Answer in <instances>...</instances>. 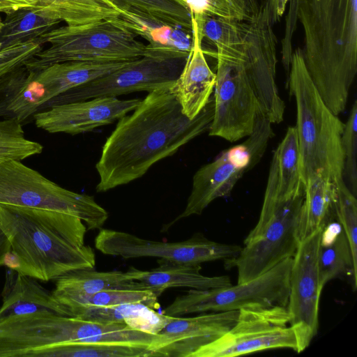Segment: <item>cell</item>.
<instances>
[{"label":"cell","mask_w":357,"mask_h":357,"mask_svg":"<svg viewBox=\"0 0 357 357\" xmlns=\"http://www.w3.org/2000/svg\"><path fill=\"white\" fill-rule=\"evenodd\" d=\"M214 113L213 98L192 119L169 90H155L142 99L130 115L119 119L102 146L96 168V185L104 192L144 176L157 162L208 131Z\"/></svg>","instance_id":"1"},{"label":"cell","mask_w":357,"mask_h":357,"mask_svg":"<svg viewBox=\"0 0 357 357\" xmlns=\"http://www.w3.org/2000/svg\"><path fill=\"white\" fill-rule=\"evenodd\" d=\"M0 226L11 245L12 268L22 275L48 282L96 266L93 250L84 245L86 226L75 215L0 204Z\"/></svg>","instance_id":"2"},{"label":"cell","mask_w":357,"mask_h":357,"mask_svg":"<svg viewBox=\"0 0 357 357\" xmlns=\"http://www.w3.org/2000/svg\"><path fill=\"white\" fill-rule=\"evenodd\" d=\"M307 73L330 110L345 109L357 73V0H299Z\"/></svg>","instance_id":"3"},{"label":"cell","mask_w":357,"mask_h":357,"mask_svg":"<svg viewBox=\"0 0 357 357\" xmlns=\"http://www.w3.org/2000/svg\"><path fill=\"white\" fill-rule=\"evenodd\" d=\"M289 86L296 104V125L303 185L323 173L333 183L343 179L342 135L344 123L323 101L306 69L302 50L292 53Z\"/></svg>","instance_id":"4"},{"label":"cell","mask_w":357,"mask_h":357,"mask_svg":"<svg viewBox=\"0 0 357 357\" xmlns=\"http://www.w3.org/2000/svg\"><path fill=\"white\" fill-rule=\"evenodd\" d=\"M303 201L304 192L291 197L279 195L273 155L258 221L238 256L226 260L228 268L237 270V283L252 280L294 257L301 241Z\"/></svg>","instance_id":"5"},{"label":"cell","mask_w":357,"mask_h":357,"mask_svg":"<svg viewBox=\"0 0 357 357\" xmlns=\"http://www.w3.org/2000/svg\"><path fill=\"white\" fill-rule=\"evenodd\" d=\"M40 44L50 46L28 60L33 71L65 61H131L144 56L146 45L118 18L77 26L66 25L41 36Z\"/></svg>","instance_id":"6"},{"label":"cell","mask_w":357,"mask_h":357,"mask_svg":"<svg viewBox=\"0 0 357 357\" xmlns=\"http://www.w3.org/2000/svg\"><path fill=\"white\" fill-rule=\"evenodd\" d=\"M0 204L73 215L89 230L101 229L109 217L93 197L67 190L17 160L0 162Z\"/></svg>","instance_id":"7"},{"label":"cell","mask_w":357,"mask_h":357,"mask_svg":"<svg viewBox=\"0 0 357 357\" xmlns=\"http://www.w3.org/2000/svg\"><path fill=\"white\" fill-rule=\"evenodd\" d=\"M188 56L155 50L146 45L142 57L88 83L50 100L43 111L53 106L99 97H116L138 91L169 90L185 65Z\"/></svg>","instance_id":"8"},{"label":"cell","mask_w":357,"mask_h":357,"mask_svg":"<svg viewBox=\"0 0 357 357\" xmlns=\"http://www.w3.org/2000/svg\"><path fill=\"white\" fill-rule=\"evenodd\" d=\"M293 257L287 258L259 276L235 285L190 289L162 311L169 317L192 313L239 310L255 306L287 307Z\"/></svg>","instance_id":"9"},{"label":"cell","mask_w":357,"mask_h":357,"mask_svg":"<svg viewBox=\"0 0 357 357\" xmlns=\"http://www.w3.org/2000/svg\"><path fill=\"white\" fill-rule=\"evenodd\" d=\"M273 349L296 352V338L287 307L255 306L239 310L229 331L191 357H234Z\"/></svg>","instance_id":"10"},{"label":"cell","mask_w":357,"mask_h":357,"mask_svg":"<svg viewBox=\"0 0 357 357\" xmlns=\"http://www.w3.org/2000/svg\"><path fill=\"white\" fill-rule=\"evenodd\" d=\"M211 136L236 142L252 131L259 105L248 75L247 57L218 56Z\"/></svg>","instance_id":"11"},{"label":"cell","mask_w":357,"mask_h":357,"mask_svg":"<svg viewBox=\"0 0 357 357\" xmlns=\"http://www.w3.org/2000/svg\"><path fill=\"white\" fill-rule=\"evenodd\" d=\"M95 247L107 255L125 259L155 257L172 262L201 264L216 260H229L238 256L242 246L211 241L202 234L178 242L151 241L127 232L100 229Z\"/></svg>","instance_id":"12"},{"label":"cell","mask_w":357,"mask_h":357,"mask_svg":"<svg viewBox=\"0 0 357 357\" xmlns=\"http://www.w3.org/2000/svg\"><path fill=\"white\" fill-rule=\"evenodd\" d=\"M321 231L322 229L303 238L293 257L287 310L289 325L296 338V353L307 348L318 332L322 291L318 273Z\"/></svg>","instance_id":"13"},{"label":"cell","mask_w":357,"mask_h":357,"mask_svg":"<svg viewBox=\"0 0 357 357\" xmlns=\"http://www.w3.org/2000/svg\"><path fill=\"white\" fill-rule=\"evenodd\" d=\"M261 157L246 139L202 167L193 176L192 190L183 211L162 230L166 231L183 218L202 214L213 201L229 195L243 174L257 165Z\"/></svg>","instance_id":"14"},{"label":"cell","mask_w":357,"mask_h":357,"mask_svg":"<svg viewBox=\"0 0 357 357\" xmlns=\"http://www.w3.org/2000/svg\"><path fill=\"white\" fill-rule=\"evenodd\" d=\"M250 24L246 69L259 109L272 123H280L284 119L285 104L276 84L277 40L265 3Z\"/></svg>","instance_id":"15"},{"label":"cell","mask_w":357,"mask_h":357,"mask_svg":"<svg viewBox=\"0 0 357 357\" xmlns=\"http://www.w3.org/2000/svg\"><path fill=\"white\" fill-rule=\"evenodd\" d=\"M142 99L99 97L53 106L33 116L36 126L50 133L77 135L114 123L133 111Z\"/></svg>","instance_id":"16"},{"label":"cell","mask_w":357,"mask_h":357,"mask_svg":"<svg viewBox=\"0 0 357 357\" xmlns=\"http://www.w3.org/2000/svg\"><path fill=\"white\" fill-rule=\"evenodd\" d=\"M238 310L210 312L192 317H172L149 349L158 357H191L199 348L229 331Z\"/></svg>","instance_id":"17"},{"label":"cell","mask_w":357,"mask_h":357,"mask_svg":"<svg viewBox=\"0 0 357 357\" xmlns=\"http://www.w3.org/2000/svg\"><path fill=\"white\" fill-rule=\"evenodd\" d=\"M192 45L183 70L169 91L177 98L183 113L190 119L204 108L213 92L215 73L210 68L192 16Z\"/></svg>","instance_id":"18"},{"label":"cell","mask_w":357,"mask_h":357,"mask_svg":"<svg viewBox=\"0 0 357 357\" xmlns=\"http://www.w3.org/2000/svg\"><path fill=\"white\" fill-rule=\"evenodd\" d=\"M36 73L24 65L0 78V118L23 125L43 111L52 96L36 79Z\"/></svg>","instance_id":"19"},{"label":"cell","mask_w":357,"mask_h":357,"mask_svg":"<svg viewBox=\"0 0 357 357\" xmlns=\"http://www.w3.org/2000/svg\"><path fill=\"white\" fill-rule=\"evenodd\" d=\"M0 324L21 315L51 312L66 316V310L50 292L36 279L22 275L8 267L1 294Z\"/></svg>","instance_id":"20"},{"label":"cell","mask_w":357,"mask_h":357,"mask_svg":"<svg viewBox=\"0 0 357 357\" xmlns=\"http://www.w3.org/2000/svg\"><path fill=\"white\" fill-rule=\"evenodd\" d=\"M158 266L148 271L132 267L135 280L148 289L160 294L171 287L210 289L231 284L227 275L206 276L201 273L200 264L172 262L159 259Z\"/></svg>","instance_id":"21"},{"label":"cell","mask_w":357,"mask_h":357,"mask_svg":"<svg viewBox=\"0 0 357 357\" xmlns=\"http://www.w3.org/2000/svg\"><path fill=\"white\" fill-rule=\"evenodd\" d=\"M318 273L321 289L333 279L348 275L353 289L357 288V265L354 263L345 234L337 221L323 227L318 255Z\"/></svg>","instance_id":"22"},{"label":"cell","mask_w":357,"mask_h":357,"mask_svg":"<svg viewBox=\"0 0 357 357\" xmlns=\"http://www.w3.org/2000/svg\"><path fill=\"white\" fill-rule=\"evenodd\" d=\"M68 315L105 324H121L153 334H158L172 318L139 303L106 307H77L69 310Z\"/></svg>","instance_id":"23"},{"label":"cell","mask_w":357,"mask_h":357,"mask_svg":"<svg viewBox=\"0 0 357 357\" xmlns=\"http://www.w3.org/2000/svg\"><path fill=\"white\" fill-rule=\"evenodd\" d=\"M109 289L149 290L135 280L132 267L126 272L83 268L68 272L56 279L52 294L54 296H76Z\"/></svg>","instance_id":"24"},{"label":"cell","mask_w":357,"mask_h":357,"mask_svg":"<svg viewBox=\"0 0 357 357\" xmlns=\"http://www.w3.org/2000/svg\"><path fill=\"white\" fill-rule=\"evenodd\" d=\"M128 62L71 61L56 63L36 71V78L53 98L116 70Z\"/></svg>","instance_id":"25"},{"label":"cell","mask_w":357,"mask_h":357,"mask_svg":"<svg viewBox=\"0 0 357 357\" xmlns=\"http://www.w3.org/2000/svg\"><path fill=\"white\" fill-rule=\"evenodd\" d=\"M61 22L55 10L40 6L25 7L6 14L0 29L1 50L38 40Z\"/></svg>","instance_id":"26"},{"label":"cell","mask_w":357,"mask_h":357,"mask_svg":"<svg viewBox=\"0 0 357 357\" xmlns=\"http://www.w3.org/2000/svg\"><path fill=\"white\" fill-rule=\"evenodd\" d=\"M335 184L323 173L309 178L304 184V201L301 228V240L323 229L334 213Z\"/></svg>","instance_id":"27"},{"label":"cell","mask_w":357,"mask_h":357,"mask_svg":"<svg viewBox=\"0 0 357 357\" xmlns=\"http://www.w3.org/2000/svg\"><path fill=\"white\" fill-rule=\"evenodd\" d=\"M273 155L277 163L279 195L291 197L304 192L299 144L295 126L287 128Z\"/></svg>","instance_id":"28"},{"label":"cell","mask_w":357,"mask_h":357,"mask_svg":"<svg viewBox=\"0 0 357 357\" xmlns=\"http://www.w3.org/2000/svg\"><path fill=\"white\" fill-rule=\"evenodd\" d=\"M55 10L68 26L118 17L121 10L111 0H31Z\"/></svg>","instance_id":"29"},{"label":"cell","mask_w":357,"mask_h":357,"mask_svg":"<svg viewBox=\"0 0 357 357\" xmlns=\"http://www.w3.org/2000/svg\"><path fill=\"white\" fill-rule=\"evenodd\" d=\"M160 295L151 290L109 289L89 294L53 296L64 307L68 317V311L77 307H106L139 303L155 309Z\"/></svg>","instance_id":"30"},{"label":"cell","mask_w":357,"mask_h":357,"mask_svg":"<svg viewBox=\"0 0 357 357\" xmlns=\"http://www.w3.org/2000/svg\"><path fill=\"white\" fill-rule=\"evenodd\" d=\"M156 357L149 349L112 344L71 343L40 349L26 357ZM158 357V356H157Z\"/></svg>","instance_id":"31"},{"label":"cell","mask_w":357,"mask_h":357,"mask_svg":"<svg viewBox=\"0 0 357 357\" xmlns=\"http://www.w3.org/2000/svg\"><path fill=\"white\" fill-rule=\"evenodd\" d=\"M120 8L146 15L168 25L192 31V14L178 0H111Z\"/></svg>","instance_id":"32"},{"label":"cell","mask_w":357,"mask_h":357,"mask_svg":"<svg viewBox=\"0 0 357 357\" xmlns=\"http://www.w3.org/2000/svg\"><path fill=\"white\" fill-rule=\"evenodd\" d=\"M22 124L16 119L0 121V162L23 160L42 153L43 146L25 137Z\"/></svg>","instance_id":"33"},{"label":"cell","mask_w":357,"mask_h":357,"mask_svg":"<svg viewBox=\"0 0 357 357\" xmlns=\"http://www.w3.org/2000/svg\"><path fill=\"white\" fill-rule=\"evenodd\" d=\"M335 184L333 204L335 218L348 240L354 263L357 265V200L342 179Z\"/></svg>","instance_id":"34"},{"label":"cell","mask_w":357,"mask_h":357,"mask_svg":"<svg viewBox=\"0 0 357 357\" xmlns=\"http://www.w3.org/2000/svg\"><path fill=\"white\" fill-rule=\"evenodd\" d=\"M342 148L344 153L343 176L347 187L354 195L357 192V102L355 100L342 135Z\"/></svg>","instance_id":"35"},{"label":"cell","mask_w":357,"mask_h":357,"mask_svg":"<svg viewBox=\"0 0 357 357\" xmlns=\"http://www.w3.org/2000/svg\"><path fill=\"white\" fill-rule=\"evenodd\" d=\"M40 50L38 40L0 50V78L24 66Z\"/></svg>","instance_id":"36"},{"label":"cell","mask_w":357,"mask_h":357,"mask_svg":"<svg viewBox=\"0 0 357 357\" xmlns=\"http://www.w3.org/2000/svg\"><path fill=\"white\" fill-rule=\"evenodd\" d=\"M299 0H288V12L285 17L284 36L281 41L282 63L287 73L289 72L293 53L292 40L298 23Z\"/></svg>","instance_id":"37"},{"label":"cell","mask_w":357,"mask_h":357,"mask_svg":"<svg viewBox=\"0 0 357 357\" xmlns=\"http://www.w3.org/2000/svg\"><path fill=\"white\" fill-rule=\"evenodd\" d=\"M206 1L209 6V15L241 21H250L252 19L239 0Z\"/></svg>","instance_id":"38"},{"label":"cell","mask_w":357,"mask_h":357,"mask_svg":"<svg viewBox=\"0 0 357 357\" xmlns=\"http://www.w3.org/2000/svg\"><path fill=\"white\" fill-rule=\"evenodd\" d=\"M287 3L288 0H266L265 1L273 25L280 21L286 11Z\"/></svg>","instance_id":"39"},{"label":"cell","mask_w":357,"mask_h":357,"mask_svg":"<svg viewBox=\"0 0 357 357\" xmlns=\"http://www.w3.org/2000/svg\"><path fill=\"white\" fill-rule=\"evenodd\" d=\"M37 6L31 0H0V13L8 14L25 7Z\"/></svg>","instance_id":"40"},{"label":"cell","mask_w":357,"mask_h":357,"mask_svg":"<svg viewBox=\"0 0 357 357\" xmlns=\"http://www.w3.org/2000/svg\"><path fill=\"white\" fill-rule=\"evenodd\" d=\"M10 253V243L8 236L0 226V266L6 264L8 255Z\"/></svg>","instance_id":"41"},{"label":"cell","mask_w":357,"mask_h":357,"mask_svg":"<svg viewBox=\"0 0 357 357\" xmlns=\"http://www.w3.org/2000/svg\"><path fill=\"white\" fill-rule=\"evenodd\" d=\"M181 3H183V5H185V6L188 7V0H178Z\"/></svg>","instance_id":"42"},{"label":"cell","mask_w":357,"mask_h":357,"mask_svg":"<svg viewBox=\"0 0 357 357\" xmlns=\"http://www.w3.org/2000/svg\"><path fill=\"white\" fill-rule=\"evenodd\" d=\"M251 134H252V133H251ZM253 134H255V133H253ZM255 135H258L259 137H261V138L264 141V142H265V144H266V147H267V144H266V143L265 140H264V139L261 136H259V135H257V134H255Z\"/></svg>","instance_id":"43"},{"label":"cell","mask_w":357,"mask_h":357,"mask_svg":"<svg viewBox=\"0 0 357 357\" xmlns=\"http://www.w3.org/2000/svg\"><path fill=\"white\" fill-rule=\"evenodd\" d=\"M1 26H2V21L1 20V18H0V29L1 28Z\"/></svg>","instance_id":"44"},{"label":"cell","mask_w":357,"mask_h":357,"mask_svg":"<svg viewBox=\"0 0 357 357\" xmlns=\"http://www.w3.org/2000/svg\"><path fill=\"white\" fill-rule=\"evenodd\" d=\"M0 50H1V44H0Z\"/></svg>","instance_id":"45"}]
</instances>
